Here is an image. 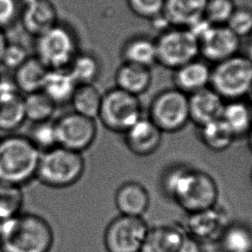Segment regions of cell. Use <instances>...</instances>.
Returning a JSON list of instances; mask_svg holds the SVG:
<instances>
[{
  "instance_id": "1",
  "label": "cell",
  "mask_w": 252,
  "mask_h": 252,
  "mask_svg": "<svg viewBox=\"0 0 252 252\" xmlns=\"http://www.w3.org/2000/svg\"><path fill=\"white\" fill-rule=\"evenodd\" d=\"M162 188L182 209L193 214L209 210L217 204V183L207 172L186 166L172 167L164 174Z\"/></svg>"
},
{
  "instance_id": "2",
  "label": "cell",
  "mask_w": 252,
  "mask_h": 252,
  "mask_svg": "<svg viewBox=\"0 0 252 252\" xmlns=\"http://www.w3.org/2000/svg\"><path fill=\"white\" fill-rule=\"evenodd\" d=\"M55 236L41 215L21 212L0 222V252H49Z\"/></svg>"
},
{
  "instance_id": "3",
  "label": "cell",
  "mask_w": 252,
  "mask_h": 252,
  "mask_svg": "<svg viewBox=\"0 0 252 252\" xmlns=\"http://www.w3.org/2000/svg\"><path fill=\"white\" fill-rule=\"evenodd\" d=\"M41 152L27 136L0 138V182L23 187L36 177Z\"/></svg>"
},
{
  "instance_id": "4",
  "label": "cell",
  "mask_w": 252,
  "mask_h": 252,
  "mask_svg": "<svg viewBox=\"0 0 252 252\" xmlns=\"http://www.w3.org/2000/svg\"><path fill=\"white\" fill-rule=\"evenodd\" d=\"M85 168L82 153L58 145L41 153L35 179L49 188L65 189L81 180Z\"/></svg>"
},
{
  "instance_id": "5",
  "label": "cell",
  "mask_w": 252,
  "mask_h": 252,
  "mask_svg": "<svg viewBox=\"0 0 252 252\" xmlns=\"http://www.w3.org/2000/svg\"><path fill=\"white\" fill-rule=\"evenodd\" d=\"M35 56L49 70L67 69L80 49V41L70 25L59 21L35 37Z\"/></svg>"
},
{
  "instance_id": "6",
  "label": "cell",
  "mask_w": 252,
  "mask_h": 252,
  "mask_svg": "<svg viewBox=\"0 0 252 252\" xmlns=\"http://www.w3.org/2000/svg\"><path fill=\"white\" fill-rule=\"evenodd\" d=\"M210 87L225 101L244 99L252 91V62L238 54L212 67Z\"/></svg>"
},
{
  "instance_id": "7",
  "label": "cell",
  "mask_w": 252,
  "mask_h": 252,
  "mask_svg": "<svg viewBox=\"0 0 252 252\" xmlns=\"http://www.w3.org/2000/svg\"><path fill=\"white\" fill-rule=\"evenodd\" d=\"M142 117L139 97L116 87L103 94L98 119L107 130L125 133Z\"/></svg>"
},
{
  "instance_id": "8",
  "label": "cell",
  "mask_w": 252,
  "mask_h": 252,
  "mask_svg": "<svg viewBox=\"0 0 252 252\" xmlns=\"http://www.w3.org/2000/svg\"><path fill=\"white\" fill-rule=\"evenodd\" d=\"M155 41L157 64L170 70L200 57L199 42L189 29L170 27L160 32Z\"/></svg>"
},
{
  "instance_id": "9",
  "label": "cell",
  "mask_w": 252,
  "mask_h": 252,
  "mask_svg": "<svg viewBox=\"0 0 252 252\" xmlns=\"http://www.w3.org/2000/svg\"><path fill=\"white\" fill-rule=\"evenodd\" d=\"M148 118L162 132L180 131L190 121L189 95L175 88L162 90L151 100Z\"/></svg>"
},
{
  "instance_id": "10",
  "label": "cell",
  "mask_w": 252,
  "mask_h": 252,
  "mask_svg": "<svg viewBox=\"0 0 252 252\" xmlns=\"http://www.w3.org/2000/svg\"><path fill=\"white\" fill-rule=\"evenodd\" d=\"M148 230L143 217L119 214L105 227V250L107 252H140Z\"/></svg>"
},
{
  "instance_id": "11",
  "label": "cell",
  "mask_w": 252,
  "mask_h": 252,
  "mask_svg": "<svg viewBox=\"0 0 252 252\" xmlns=\"http://www.w3.org/2000/svg\"><path fill=\"white\" fill-rule=\"evenodd\" d=\"M58 145L82 153L94 143L98 129L95 119L70 112L55 121Z\"/></svg>"
},
{
  "instance_id": "12",
  "label": "cell",
  "mask_w": 252,
  "mask_h": 252,
  "mask_svg": "<svg viewBox=\"0 0 252 252\" xmlns=\"http://www.w3.org/2000/svg\"><path fill=\"white\" fill-rule=\"evenodd\" d=\"M198 42L200 58L214 65L238 55L241 48V39L227 25H211Z\"/></svg>"
},
{
  "instance_id": "13",
  "label": "cell",
  "mask_w": 252,
  "mask_h": 252,
  "mask_svg": "<svg viewBox=\"0 0 252 252\" xmlns=\"http://www.w3.org/2000/svg\"><path fill=\"white\" fill-rule=\"evenodd\" d=\"M19 22L26 33L36 37L59 20L56 5L51 0H21Z\"/></svg>"
},
{
  "instance_id": "14",
  "label": "cell",
  "mask_w": 252,
  "mask_h": 252,
  "mask_svg": "<svg viewBox=\"0 0 252 252\" xmlns=\"http://www.w3.org/2000/svg\"><path fill=\"white\" fill-rule=\"evenodd\" d=\"M26 121L24 95L11 82L0 81V130L11 133Z\"/></svg>"
},
{
  "instance_id": "15",
  "label": "cell",
  "mask_w": 252,
  "mask_h": 252,
  "mask_svg": "<svg viewBox=\"0 0 252 252\" xmlns=\"http://www.w3.org/2000/svg\"><path fill=\"white\" fill-rule=\"evenodd\" d=\"M162 133L151 119L142 117L124 133L125 143L131 153L138 157H147L160 147Z\"/></svg>"
},
{
  "instance_id": "16",
  "label": "cell",
  "mask_w": 252,
  "mask_h": 252,
  "mask_svg": "<svg viewBox=\"0 0 252 252\" xmlns=\"http://www.w3.org/2000/svg\"><path fill=\"white\" fill-rule=\"evenodd\" d=\"M190 121L198 127L220 119L225 100L211 87L189 95Z\"/></svg>"
},
{
  "instance_id": "17",
  "label": "cell",
  "mask_w": 252,
  "mask_h": 252,
  "mask_svg": "<svg viewBox=\"0 0 252 252\" xmlns=\"http://www.w3.org/2000/svg\"><path fill=\"white\" fill-rule=\"evenodd\" d=\"M211 73L210 64L198 57L173 70L172 81L174 88L187 95L192 94L210 87Z\"/></svg>"
},
{
  "instance_id": "18",
  "label": "cell",
  "mask_w": 252,
  "mask_h": 252,
  "mask_svg": "<svg viewBox=\"0 0 252 252\" xmlns=\"http://www.w3.org/2000/svg\"><path fill=\"white\" fill-rule=\"evenodd\" d=\"M114 202L119 214L131 217H143L150 207L151 198L144 185L129 181L118 188Z\"/></svg>"
},
{
  "instance_id": "19",
  "label": "cell",
  "mask_w": 252,
  "mask_h": 252,
  "mask_svg": "<svg viewBox=\"0 0 252 252\" xmlns=\"http://www.w3.org/2000/svg\"><path fill=\"white\" fill-rule=\"evenodd\" d=\"M207 0H165L162 14L172 27L189 29L204 18Z\"/></svg>"
},
{
  "instance_id": "20",
  "label": "cell",
  "mask_w": 252,
  "mask_h": 252,
  "mask_svg": "<svg viewBox=\"0 0 252 252\" xmlns=\"http://www.w3.org/2000/svg\"><path fill=\"white\" fill-rule=\"evenodd\" d=\"M152 81L151 68L141 65L122 63L116 71V88L137 97L150 89Z\"/></svg>"
},
{
  "instance_id": "21",
  "label": "cell",
  "mask_w": 252,
  "mask_h": 252,
  "mask_svg": "<svg viewBox=\"0 0 252 252\" xmlns=\"http://www.w3.org/2000/svg\"><path fill=\"white\" fill-rule=\"evenodd\" d=\"M120 56L123 63H133L151 68L157 64L155 38L144 34L130 36L124 42Z\"/></svg>"
},
{
  "instance_id": "22",
  "label": "cell",
  "mask_w": 252,
  "mask_h": 252,
  "mask_svg": "<svg viewBox=\"0 0 252 252\" xmlns=\"http://www.w3.org/2000/svg\"><path fill=\"white\" fill-rule=\"evenodd\" d=\"M49 68L35 56H30L14 71L13 82L20 94L42 91Z\"/></svg>"
},
{
  "instance_id": "23",
  "label": "cell",
  "mask_w": 252,
  "mask_h": 252,
  "mask_svg": "<svg viewBox=\"0 0 252 252\" xmlns=\"http://www.w3.org/2000/svg\"><path fill=\"white\" fill-rule=\"evenodd\" d=\"M185 237L180 228L173 225L149 227L140 252H177Z\"/></svg>"
},
{
  "instance_id": "24",
  "label": "cell",
  "mask_w": 252,
  "mask_h": 252,
  "mask_svg": "<svg viewBox=\"0 0 252 252\" xmlns=\"http://www.w3.org/2000/svg\"><path fill=\"white\" fill-rule=\"evenodd\" d=\"M77 83L67 69L49 70L42 91L58 107L70 103Z\"/></svg>"
},
{
  "instance_id": "25",
  "label": "cell",
  "mask_w": 252,
  "mask_h": 252,
  "mask_svg": "<svg viewBox=\"0 0 252 252\" xmlns=\"http://www.w3.org/2000/svg\"><path fill=\"white\" fill-rule=\"evenodd\" d=\"M221 119L231 129L236 138L247 136L252 129V111L248 102L244 99L225 101Z\"/></svg>"
},
{
  "instance_id": "26",
  "label": "cell",
  "mask_w": 252,
  "mask_h": 252,
  "mask_svg": "<svg viewBox=\"0 0 252 252\" xmlns=\"http://www.w3.org/2000/svg\"><path fill=\"white\" fill-rule=\"evenodd\" d=\"M102 96L103 94L94 84L77 85L71 98L73 111L90 119H97Z\"/></svg>"
},
{
  "instance_id": "27",
  "label": "cell",
  "mask_w": 252,
  "mask_h": 252,
  "mask_svg": "<svg viewBox=\"0 0 252 252\" xmlns=\"http://www.w3.org/2000/svg\"><path fill=\"white\" fill-rule=\"evenodd\" d=\"M67 70L77 85L94 84L101 74V63L94 53L80 51Z\"/></svg>"
},
{
  "instance_id": "28",
  "label": "cell",
  "mask_w": 252,
  "mask_h": 252,
  "mask_svg": "<svg viewBox=\"0 0 252 252\" xmlns=\"http://www.w3.org/2000/svg\"><path fill=\"white\" fill-rule=\"evenodd\" d=\"M199 128L200 140L212 151H225L236 139L234 134L222 119L208 123Z\"/></svg>"
},
{
  "instance_id": "29",
  "label": "cell",
  "mask_w": 252,
  "mask_h": 252,
  "mask_svg": "<svg viewBox=\"0 0 252 252\" xmlns=\"http://www.w3.org/2000/svg\"><path fill=\"white\" fill-rule=\"evenodd\" d=\"M24 106L26 120L32 124L51 120L57 108L42 91L24 95Z\"/></svg>"
},
{
  "instance_id": "30",
  "label": "cell",
  "mask_w": 252,
  "mask_h": 252,
  "mask_svg": "<svg viewBox=\"0 0 252 252\" xmlns=\"http://www.w3.org/2000/svg\"><path fill=\"white\" fill-rule=\"evenodd\" d=\"M221 244L225 252H252V231L245 224L229 225L221 235Z\"/></svg>"
},
{
  "instance_id": "31",
  "label": "cell",
  "mask_w": 252,
  "mask_h": 252,
  "mask_svg": "<svg viewBox=\"0 0 252 252\" xmlns=\"http://www.w3.org/2000/svg\"><path fill=\"white\" fill-rule=\"evenodd\" d=\"M24 201L21 187L0 182V222L21 213Z\"/></svg>"
},
{
  "instance_id": "32",
  "label": "cell",
  "mask_w": 252,
  "mask_h": 252,
  "mask_svg": "<svg viewBox=\"0 0 252 252\" xmlns=\"http://www.w3.org/2000/svg\"><path fill=\"white\" fill-rule=\"evenodd\" d=\"M27 137L41 153L58 146L55 121L52 120L32 124Z\"/></svg>"
},
{
  "instance_id": "33",
  "label": "cell",
  "mask_w": 252,
  "mask_h": 252,
  "mask_svg": "<svg viewBox=\"0 0 252 252\" xmlns=\"http://www.w3.org/2000/svg\"><path fill=\"white\" fill-rule=\"evenodd\" d=\"M238 5L235 0H207L204 18L213 25H226Z\"/></svg>"
},
{
  "instance_id": "34",
  "label": "cell",
  "mask_w": 252,
  "mask_h": 252,
  "mask_svg": "<svg viewBox=\"0 0 252 252\" xmlns=\"http://www.w3.org/2000/svg\"><path fill=\"white\" fill-rule=\"evenodd\" d=\"M226 25L241 40L249 37L252 34V8L237 6Z\"/></svg>"
},
{
  "instance_id": "35",
  "label": "cell",
  "mask_w": 252,
  "mask_h": 252,
  "mask_svg": "<svg viewBox=\"0 0 252 252\" xmlns=\"http://www.w3.org/2000/svg\"><path fill=\"white\" fill-rule=\"evenodd\" d=\"M126 3L137 18L151 21L162 14L165 0H126Z\"/></svg>"
},
{
  "instance_id": "36",
  "label": "cell",
  "mask_w": 252,
  "mask_h": 252,
  "mask_svg": "<svg viewBox=\"0 0 252 252\" xmlns=\"http://www.w3.org/2000/svg\"><path fill=\"white\" fill-rule=\"evenodd\" d=\"M30 56L27 49L24 46L19 43L8 42L0 62V65L4 66L8 70L15 71Z\"/></svg>"
},
{
  "instance_id": "37",
  "label": "cell",
  "mask_w": 252,
  "mask_h": 252,
  "mask_svg": "<svg viewBox=\"0 0 252 252\" xmlns=\"http://www.w3.org/2000/svg\"><path fill=\"white\" fill-rule=\"evenodd\" d=\"M21 0H0V29L5 30L19 21Z\"/></svg>"
},
{
  "instance_id": "38",
  "label": "cell",
  "mask_w": 252,
  "mask_h": 252,
  "mask_svg": "<svg viewBox=\"0 0 252 252\" xmlns=\"http://www.w3.org/2000/svg\"><path fill=\"white\" fill-rule=\"evenodd\" d=\"M177 252H205L200 242L195 238L186 235L184 240L178 249Z\"/></svg>"
},
{
  "instance_id": "39",
  "label": "cell",
  "mask_w": 252,
  "mask_h": 252,
  "mask_svg": "<svg viewBox=\"0 0 252 252\" xmlns=\"http://www.w3.org/2000/svg\"><path fill=\"white\" fill-rule=\"evenodd\" d=\"M7 36L5 35V32L4 30L0 29V62L2 59V56L4 52V49L6 48L8 44Z\"/></svg>"
},
{
  "instance_id": "40",
  "label": "cell",
  "mask_w": 252,
  "mask_h": 252,
  "mask_svg": "<svg viewBox=\"0 0 252 252\" xmlns=\"http://www.w3.org/2000/svg\"><path fill=\"white\" fill-rule=\"evenodd\" d=\"M245 50H246V54L245 56L248 57L249 59L252 62V34L247 37V44L245 47Z\"/></svg>"
},
{
  "instance_id": "41",
  "label": "cell",
  "mask_w": 252,
  "mask_h": 252,
  "mask_svg": "<svg viewBox=\"0 0 252 252\" xmlns=\"http://www.w3.org/2000/svg\"><path fill=\"white\" fill-rule=\"evenodd\" d=\"M247 137H248L249 148H250V150H251L252 152V129L250 130V132H249L248 135H247Z\"/></svg>"
},
{
  "instance_id": "42",
  "label": "cell",
  "mask_w": 252,
  "mask_h": 252,
  "mask_svg": "<svg viewBox=\"0 0 252 252\" xmlns=\"http://www.w3.org/2000/svg\"><path fill=\"white\" fill-rule=\"evenodd\" d=\"M248 99L249 106H250V108H251V111H252V91L251 92V94L248 95Z\"/></svg>"
},
{
  "instance_id": "43",
  "label": "cell",
  "mask_w": 252,
  "mask_h": 252,
  "mask_svg": "<svg viewBox=\"0 0 252 252\" xmlns=\"http://www.w3.org/2000/svg\"><path fill=\"white\" fill-rule=\"evenodd\" d=\"M0 81H1V78H0Z\"/></svg>"
}]
</instances>
